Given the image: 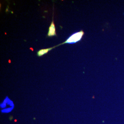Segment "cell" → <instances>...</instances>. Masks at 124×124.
I'll list each match as a JSON object with an SVG mask.
<instances>
[{
  "label": "cell",
  "mask_w": 124,
  "mask_h": 124,
  "mask_svg": "<svg viewBox=\"0 0 124 124\" xmlns=\"http://www.w3.org/2000/svg\"><path fill=\"white\" fill-rule=\"evenodd\" d=\"M84 33L82 31L76 32L75 33L73 34L72 35H71L65 41H64L62 43L58 45L60 46L61 45L66 44V43H68V44L75 43L81 40L82 36L84 35Z\"/></svg>",
  "instance_id": "6da1fadb"
},
{
  "label": "cell",
  "mask_w": 124,
  "mask_h": 124,
  "mask_svg": "<svg viewBox=\"0 0 124 124\" xmlns=\"http://www.w3.org/2000/svg\"><path fill=\"white\" fill-rule=\"evenodd\" d=\"M56 27L55 26V24L54 23V20H53V21L51 23V25L49 27V31L48 32L47 36L48 37H52L53 36H56Z\"/></svg>",
  "instance_id": "7a4b0ae2"
},
{
  "label": "cell",
  "mask_w": 124,
  "mask_h": 124,
  "mask_svg": "<svg viewBox=\"0 0 124 124\" xmlns=\"http://www.w3.org/2000/svg\"><path fill=\"white\" fill-rule=\"evenodd\" d=\"M56 47H57V46H54V47H51V48H46V49H40L39 51H38V52L37 53V56L39 57L42 56H43L44 55L46 54L47 53H48L49 51H50L51 50H52V49Z\"/></svg>",
  "instance_id": "3957f363"
},
{
  "label": "cell",
  "mask_w": 124,
  "mask_h": 124,
  "mask_svg": "<svg viewBox=\"0 0 124 124\" xmlns=\"http://www.w3.org/2000/svg\"><path fill=\"white\" fill-rule=\"evenodd\" d=\"M13 107H11L9 108H8L7 109H4L3 110H1V112H2L3 113H8L10 112L13 109Z\"/></svg>",
  "instance_id": "277c9868"
}]
</instances>
